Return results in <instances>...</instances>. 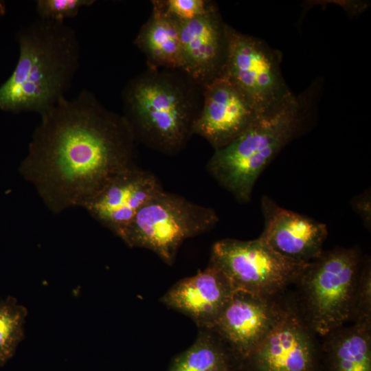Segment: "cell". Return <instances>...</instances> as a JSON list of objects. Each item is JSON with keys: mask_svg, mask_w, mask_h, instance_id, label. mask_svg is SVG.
I'll use <instances>...</instances> for the list:
<instances>
[{"mask_svg": "<svg viewBox=\"0 0 371 371\" xmlns=\"http://www.w3.org/2000/svg\"><path fill=\"white\" fill-rule=\"evenodd\" d=\"M40 116L19 170L52 213L83 208L135 164L136 139L128 122L90 91L61 98Z\"/></svg>", "mask_w": 371, "mask_h": 371, "instance_id": "6da1fadb", "label": "cell"}, {"mask_svg": "<svg viewBox=\"0 0 371 371\" xmlns=\"http://www.w3.org/2000/svg\"><path fill=\"white\" fill-rule=\"evenodd\" d=\"M19 56L0 86V110L40 115L65 97L80 66L75 30L65 22L38 19L16 34Z\"/></svg>", "mask_w": 371, "mask_h": 371, "instance_id": "7a4b0ae2", "label": "cell"}, {"mask_svg": "<svg viewBox=\"0 0 371 371\" xmlns=\"http://www.w3.org/2000/svg\"><path fill=\"white\" fill-rule=\"evenodd\" d=\"M203 100V87L182 70L147 67L124 87L122 115L136 141L175 155L194 135Z\"/></svg>", "mask_w": 371, "mask_h": 371, "instance_id": "3957f363", "label": "cell"}, {"mask_svg": "<svg viewBox=\"0 0 371 371\" xmlns=\"http://www.w3.org/2000/svg\"><path fill=\"white\" fill-rule=\"evenodd\" d=\"M321 88L316 80L280 107L258 117L233 142L214 150L208 172L238 201L248 202L264 169L311 120Z\"/></svg>", "mask_w": 371, "mask_h": 371, "instance_id": "277c9868", "label": "cell"}, {"mask_svg": "<svg viewBox=\"0 0 371 371\" xmlns=\"http://www.w3.org/2000/svg\"><path fill=\"white\" fill-rule=\"evenodd\" d=\"M361 267L353 248L323 251L308 262L293 283V302L315 334L324 337L351 319L353 299Z\"/></svg>", "mask_w": 371, "mask_h": 371, "instance_id": "5b68a950", "label": "cell"}, {"mask_svg": "<svg viewBox=\"0 0 371 371\" xmlns=\"http://www.w3.org/2000/svg\"><path fill=\"white\" fill-rule=\"evenodd\" d=\"M216 211L164 190L145 205L119 238L129 247L148 249L174 263L182 243L213 229Z\"/></svg>", "mask_w": 371, "mask_h": 371, "instance_id": "8992f818", "label": "cell"}, {"mask_svg": "<svg viewBox=\"0 0 371 371\" xmlns=\"http://www.w3.org/2000/svg\"><path fill=\"white\" fill-rule=\"evenodd\" d=\"M209 262L221 271L234 291L267 297L283 295L307 263L279 254L260 238L218 240Z\"/></svg>", "mask_w": 371, "mask_h": 371, "instance_id": "52a82bcc", "label": "cell"}, {"mask_svg": "<svg viewBox=\"0 0 371 371\" xmlns=\"http://www.w3.org/2000/svg\"><path fill=\"white\" fill-rule=\"evenodd\" d=\"M227 58L222 74L264 115L280 107L295 94L281 69V52L265 41L226 26Z\"/></svg>", "mask_w": 371, "mask_h": 371, "instance_id": "ba28073f", "label": "cell"}, {"mask_svg": "<svg viewBox=\"0 0 371 371\" xmlns=\"http://www.w3.org/2000/svg\"><path fill=\"white\" fill-rule=\"evenodd\" d=\"M317 335L293 300L287 299L281 317L242 362L240 371H322Z\"/></svg>", "mask_w": 371, "mask_h": 371, "instance_id": "9c48e42d", "label": "cell"}, {"mask_svg": "<svg viewBox=\"0 0 371 371\" xmlns=\"http://www.w3.org/2000/svg\"><path fill=\"white\" fill-rule=\"evenodd\" d=\"M286 300L284 294L267 297L234 291L211 329L227 344L241 366L278 322Z\"/></svg>", "mask_w": 371, "mask_h": 371, "instance_id": "30bf717a", "label": "cell"}, {"mask_svg": "<svg viewBox=\"0 0 371 371\" xmlns=\"http://www.w3.org/2000/svg\"><path fill=\"white\" fill-rule=\"evenodd\" d=\"M163 190L155 174L134 164L115 175L83 208L119 237L139 210Z\"/></svg>", "mask_w": 371, "mask_h": 371, "instance_id": "8fae6325", "label": "cell"}, {"mask_svg": "<svg viewBox=\"0 0 371 371\" xmlns=\"http://www.w3.org/2000/svg\"><path fill=\"white\" fill-rule=\"evenodd\" d=\"M260 115L247 98L225 75L203 87V100L194 134L204 138L214 150L239 137Z\"/></svg>", "mask_w": 371, "mask_h": 371, "instance_id": "7c38bea8", "label": "cell"}, {"mask_svg": "<svg viewBox=\"0 0 371 371\" xmlns=\"http://www.w3.org/2000/svg\"><path fill=\"white\" fill-rule=\"evenodd\" d=\"M226 26L213 2L203 15L179 23L181 70L203 87L223 71L227 49Z\"/></svg>", "mask_w": 371, "mask_h": 371, "instance_id": "4fadbf2b", "label": "cell"}, {"mask_svg": "<svg viewBox=\"0 0 371 371\" xmlns=\"http://www.w3.org/2000/svg\"><path fill=\"white\" fill-rule=\"evenodd\" d=\"M261 209L265 224L259 238L275 251L302 262L323 252L328 235L325 224L284 209L267 196L262 198Z\"/></svg>", "mask_w": 371, "mask_h": 371, "instance_id": "5bb4252c", "label": "cell"}, {"mask_svg": "<svg viewBox=\"0 0 371 371\" xmlns=\"http://www.w3.org/2000/svg\"><path fill=\"white\" fill-rule=\"evenodd\" d=\"M234 291L221 271L209 262L203 270L177 282L161 302L188 317L199 329L212 328Z\"/></svg>", "mask_w": 371, "mask_h": 371, "instance_id": "9a60e30c", "label": "cell"}, {"mask_svg": "<svg viewBox=\"0 0 371 371\" xmlns=\"http://www.w3.org/2000/svg\"><path fill=\"white\" fill-rule=\"evenodd\" d=\"M152 5L151 14L134 43L145 55L147 67L181 70L179 23L164 12L158 0Z\"/></svg>", "mask_w": 371, "mask_h": 371, "instance_id": "2e32d148", "label": "cell"}, {"mask_svg": "<svg viewBox=\"0 0 371 371\" xmlns=\"http://www.w3.org/2000/svg\"><path fill=\"white\" fill-rule=\"evenodd\" d=\"M324 337L322 371H371V324L343 326Z\"/></svg>", "mask_w": 371, "mask_h": 371, "instance_id": "e0dca14e", "label": "cell"}, {"mask_svg": "<svg viewBox=\"0 0 371 371\" xmlns=\"http://www.w3.org/2000/svg\"><path fill=\"white\" fill-rule=\"evenodd\" d=\"M240 365L224 340L211 328L199 329L194 343L172 361L168 371H240Z\"/></svg>", "mask_w": 371, "mask_h": 371, "instance_id": "ac0fdd59", "label": "cell"}, {"mask_svg": "<svg viewBox=\"0 0 371 371\" xmlns=\"http://www.w3.org/2000/svg\"><path fill=\"white\" fill-rule=\"evenodd\" d=\"M27 315V308L15 298L0 300V366L13 357L23 339Z\"/></svg>", "mask_w": 371, "mask_h": 371, "instance_id": "d6986e66", "label": "cell"}, {"mask_svg": "<svg viewBox=\"0 0 371 371\" xmlns=\"http://www.w3.org/2000/svg\"><path fill=\"white\" fill-rule=\"evenodd\" d=\"M350 320L354 323L371 324V266L368 260L360 269Z\"/></svg>", "mask_w": 371, "mask_h": 371, "instance_id": "ffe728a7", "label": "cell"}, {"mask_svg": "<svg viewBox=\"0 0 371 371\" xmlns=\"http://www.w3.org/2000/svg\"><path fill=\"white\" fill-rule=\"evenodd\" d=\"M95 2L94 0H37L36 11L41 19L65 22L76 16L82 8L91 6Z\"/></svg>", "mask_w": 371, "mask_h": 371, "instance_id": "44dd1931", "label": "cell"}, {"mask_svg": "<svg viewBox=\"0 0 371 371\" xmlns=\"http://www.w3.org/2000/svg\"><path fill=\"white\" fill-rule=\"evenodd\" d=\"M164 12L179 23L203 15L212 1L205 0H158Z\"/></svg>", "mask_w": 371, "mask_h": 371, "instance_id": "7402d4cb", "label": "cell"}, {"mask_svg": "<svg viewBox=\"0 0 371 371\" xmlns=\"http://www.w3.org/2000/svg\"><path fill=\"white\" fill-rule=\"evenodd\" d=\"M355 207H357V212L361 215L362 218H364V221L366 223H369L368 218L370 219V216L368 214L370 213V200H368V196H359L357 198V201H355Z\"/></svg>", "mask_w": 371, "mask_h": 371, "instance_id": "603a6c76", "label": "cell"}, {"mask_svg": "<svg viewBox=\"0 0 371 371\" xmlns=\"http://www.w3.org/2000/svg\"><path fill=\"white\" fill-rule=\"evenodd\" d=\"M6 7L3 1H0V16H3L5 14Z\"/></svg>", "mask_w": 371, "mask_h": 371, "instance_id": "cb8c5ba5", "label": "cell"}]
</instances>
